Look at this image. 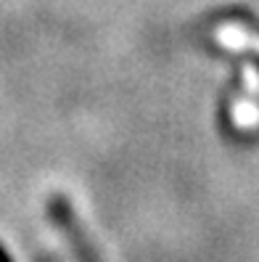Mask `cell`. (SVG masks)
<instances>
[{"label": "cell", "mask_w": 259, "mask_h": 262, "mask_svg": "<svg viewBox=\"0 0 259 262\" xmlns=\"http://www.w3.org/2000/svg\"><path fill=\"white\" fill-rule=\"evenodd\" d=\"M0 262H13V259L8 257V252L3 249V246H0Z\"/></svg>", "instance_id": "1"}]
</instances>
